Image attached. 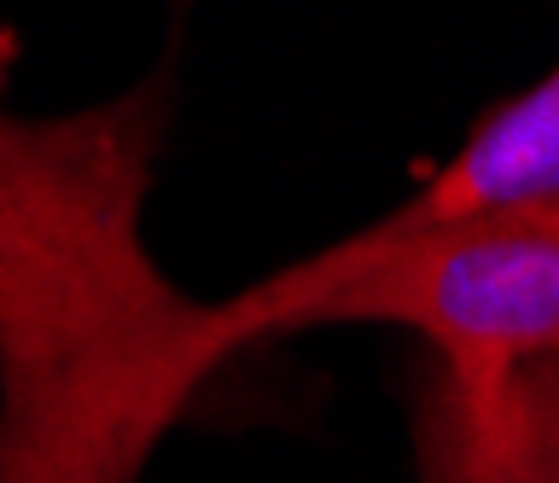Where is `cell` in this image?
Wrapping results in <instances>:
<instances>
[{
  "mask_svg": "<svg viewBox=\"0 0 559 483\" xmlns=\"http://www.w3.org/2000/svg\"><path fill=\"white\" fill-rule=\"evenodd\" d=\"M164 94L0 111V483H134L216 373L204 303L152 263L140 204Z\"/></svg>",
  "mask_w": 559,
  "mask_h": 483,
  "instance_id": "obj_1",
  "label": "cell"
},
{
  "mask_svg": "<svg viewBox=\"0 0 559 483\" xmlns=\"http://www.w3.org/2000/svg\"><path fill=\"white\" fill-rule=\"evenodd\" d=\"M408 326L466 402H496L531 361H559V198L437 228H373L204 309L222 355L297 326Z\"/></svg>",
  "mask_w": 559,
  "mask_h": 483,
  "instance_id": "obj_2",
  "label": "cell"
},
{
  "mask_svg": "<svg viewBox=\"0 0 559 483\" xmlns=\"http://www.w3.org/2000/svg\"><path fill=\"white\" fill-rule=\"evenodd\" d=\"M419 483H559V361H531L496 402L443 373L419 385Z\"/></svg>",
  "mask_w": 559,
  "mask_h": 483,
  "instance_id": "obj_3",
  "label": "cell"
},
{
  "mask_svg": "<svg viewBox=\"0 0 559 483\" xmlns=\"http://www.w3.org/2000/svg\"><path fill=\"white\" fill-rule=\"evenodd\" d=\"M559 198V64L507 106H496L466 146L443 169L419 181L414 198H402L391 228H437L484 210H519V204H548Z\"/></svg>",
  "mask_w": 559,
  "mask_h": 483,
  "instance_id": "obj_4",
  "label": "cell"
}]
</instances>
